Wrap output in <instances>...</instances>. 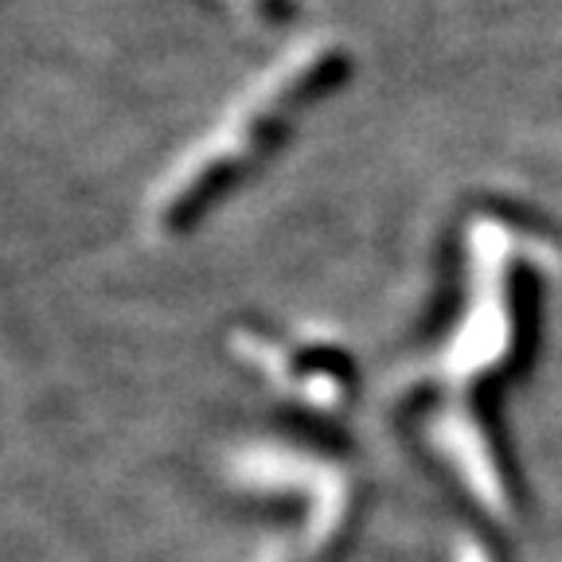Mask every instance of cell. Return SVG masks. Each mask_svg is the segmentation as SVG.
Instances as JSON below:
<instances>
[{"label":"cell","instance_id":"obj_1","mask_svg":"<svg viewBox=\"0 0 562 562\" xmlns=\"http://www.w3.org/2000/svg\"><path fill=\"white\" fill-rule=\"evenodd\" d=\"M344 75H348V52L333 44L301 47L293 59H285V67H278L262 82L258 94H250L238 105L231 122L223 125V133H215L195 153V160H184L168 176L165 192L153 200V223L160 231L192 227L195 215L220 192H227L231 180H238L285 133V125L301 105L321 90L336 87Z\"/></svg>","mask_w":562,"mask_h":562},{"label":"cell","instance_id":"obj_2","mask_svg":"<svg viewBox=\"0 0 562 562\" xmlns=\"http://www.w3.org/2000/svg\"><path fill=\"white\" fill-rule=\"evenodd\" d=\"M246 360L262 368L290 395L305 398L316 411H336L351 395V360L340 348L305 340H278L270 333L246 328L235 344Z\"/></svg>","mask_w":562,"mask_h":562},{"label":"cell","instance_id":"obj_3","mask_svg":"<svg viewBox=\"0 0 562 562\" xmlns=\"http://www.w3.org/2000/svg\"><path fill=\"white\" fill-rule=\"evenodd\" d=\"M457 562H504V559H501V551H496L492 543L469 536L465 543H461V554H457Z\"/></svg>","mask_w":562,"mask_h":562}]
</instances>
